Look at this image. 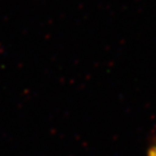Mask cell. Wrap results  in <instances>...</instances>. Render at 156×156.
I'll use <instances>...</instances> for the list:
<instances>
[{"label":"cell","instance_id":"cell-1","mask_svg":"<svg viewBox=\"0 0 156 156\" xmlns=\"http://www.w3.org/2000/svg\"><path fill=\"white\" fill-rule=\"evenodd\" d=\"M148 156H156V145L150 148V150L148 152Z\"/></svg>","mask_w":156,"mask_h":156}]
</instances>
